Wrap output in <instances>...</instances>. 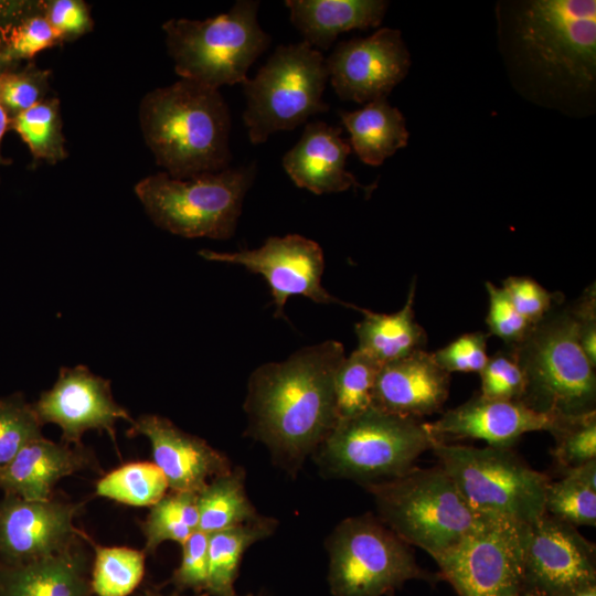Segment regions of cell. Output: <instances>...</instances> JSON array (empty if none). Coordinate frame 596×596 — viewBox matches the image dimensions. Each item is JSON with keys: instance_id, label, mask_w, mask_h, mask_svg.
Returning a JSON list of instances; mask_svg holds the SVG:
<instances>
[{"instance_id": "cell-1", "label": "cell", "mask_w": 596, "mask_h": 596, "mask_svg": "<svg viewBox=\"0 0 596 596\" xmlns=\"http://www.w3.org/2000/svg\"><path fill=\"white\" fill-rule=\"evenodd\" d=\"M496 12L499 51L519 94L571 117L590 115L596 100V1H500Z\"/></svg>"}, {"instance_id": "cell-2", "label": "cell", "mask_w": 596, "mask_h": 596, "mask_svg": "<svg viewBox=\"0 0 596 596\" xmlns=\"http://www.w3.org/2000/svg\"><path fill=\"white\" fill-rule=\"evenodd\" d=\"M344 358L342 343L327 340L252 373L244 404L248 433L288 470L299 468L338 423L334 376Z\"/></svg>"}, {"instance_id": "cell-3", "label": "cell", "mask_w": 596, "mask_h": 596, "mask_svg": "<svg viewBox=\"0 0 596 596\" xmlns=\"http://www.w3.org/2000/svg\"><path fill=\"white\" fill-rule=\"evenodd\" d=\"M139 123L146 145L170 177L228 168L231 116L219 89L180 79L147 93Z\"/></svg>"}, {"instance_id": "cell-4", "label": "cell", "mask_w": 596, "mask_h": 596, "mask_svg": "<svg viewBox=\"0 0 596 596\" xmlns=\"http://www.w3.org/2000/svg\"><path fill=\"white\" fill-rule=\"evenodd\" d=\"M529 408L553 417L596 412L595 366L583 352L571 306H555L517 347Z\"/></svg>"}, {"instance_id": "cell-5", "label": "cell", "mask_w": 596, "mask_h": 596, "mask_svg": "<svg viewBox=\"0 0 596 596\" xmlns=\"http://www.w3.org/2000/svg\"><path fill=\"white\" fill-rule=\"evenodd\" d=\"M365 488L374 498L377 518L406 544L433 558L455 546L482 517L439 465L413 467Z\"/></svg>"}, {"instance_id": "cell-6", "label": "cell", "mask_w": 596, "mask_h": 596, "mask_svg": "<svg viewBox=\"0 0 596 596\" xmlns=\"http://www.w3.org/2000/svg\"><path fill=\"white\" fill-rule=\"evenodd\" d=\"M259 2L238 0L206 20L170 19L162 29L175 73L211 88L243 84L270 36L257 20Z\"/></svg>"}, {"instance_id": "cell-7", "label": "cell", "mask_w": 596, "mask_h": 596, "mask_svg": "<svg viewBox=\"0 0 596 596\" xmlns=\"http://www.w3.org/2000/svg\"><path fill=\"white\" fill-rule=\"evenodd\" d=\"M255 163L187 179L158 172L141 179L135 193L152 222L183 237L230 238L237 225Z\"/></svg>"}, {"instance_id": "cell-8", "label": "cell", "mask_w": 596, "mask_h": 596, "mask_svg": "<svg viewBox=\"0 0 596 596\" xmlns=\"http://www.w3.org/2000/svg\"><path fill=\"white\" fill-rule=\"evenodd\" d=\"M433 441L422 421L371 407L338 421L316 451L327 473L366 486L407 472Z\"/></svg>"}, {"instance_id": "cell-9", "label": "cell", "mask_w": 596, "mask_h": 596, "mask_svg": "<svg viewBox=\"0 0 596 596\" xmlns=\"http://www.w3.org/2000/svg\"><path fill=\"white\" fill-rule=\"evenodd\" d=\"M430 449L478 514L531 523L544 513L550 478L511 448L434 440Z\"/></svg>"}, {"instance_id": "cell-10", "label": "cell", "mask_w": 596, "mask_h": 596, "mask_svg": "<svg viewBox=\"0 0 596 596\" xmlns=\"http://www.w3.org/2000/svg\"><path fill=\"white\" fill-rule=\"evenodd\" d=\"M328 78L321 51L306 41L277 46L256 76L242 84L249 141L263 143L277 131L292 130L328 111L322 99Z\"/></svg>"}, {"instance_id": "cell-11", "label": "cell", "mask_w": 596, "mask_h": 596, "mask_svg": "<svg viewBox=\"0 0 596 596\" xmlns=\"http://www.w3.org/2000/svg\"><path fill=\"white\" fill-rule=\"evenodd\" d=\"M326 545L333 596H393L409 579L440 581L437 573L422 568L409 545L371 513L341 521Z\"/></svg>"}, {"instance_id": "cell-12", "label": "cell", "mask_w": 596, "mask_h": 596, "mask_svg": "<svg viewBox=\"0 0 596 596\" xmlns=\"http://www.w3.org/2000/svg\"><path fill=\"white\" fill-rule=\"evenodd\" d=\"M526 524L482 515L476 526L435 562L458 596H521Z\"/></svg>"}, {"instance_id": "cell-13", "label": "cell", "mask_w": 596, "mask_h": 596, "mask_svg": "<svg viewBox=\"0 0 596 596\" xmlns=\"http://www.w3.org/2000/svg\"><path fill=\"white\" fill-rule=\"evenodd\" d=\"M199 254L207 260L241 265L262 275L270 288L276 317H283L286 301L296 295L317 304L347 305L361 311V308L339 300L324 289L321 285L324 269L322 248L301 235L270 236L256 249L233 253L202 249Z\"/></svg>"}, {"instance_id": "cell-14", "label": "cell", "mask_w": 596, "mask_h": 596, "mask_svg": "<svg viewBox=\"0 0 596 596\" xmlns=\"http://www.w3.org/2000/svg\"><path fill=\"white\" fill-rule=\"evenodd\" d=\"M524 593L554 596L596 582V547L576 529L544 512L526 524Z\"/></svg>"}, {"instance_id": "cell-15", "label": "cell", "mask_w": 596, "mask_h": 596, "mask_svg": "<svg viewBox=\"0 0 596 596\" xmlns=\"http://www.w3.org/2000/svg\"><path fill=\"white\" fill-rule=\"evenodd\" d=\"M331 85L343 100L386 99L411 66L400 30L382 28L366 38L341 41L326 58Z\"/></svg>"}, {"instance_id": "cell-16", "label": "cell", "mask_w": 596, "mask_h": 596, "mask_svg": "<svg viewBox=\"0 0 596 596\" xmlns=\"http://www.w3.org/2000/svg\"><path fill=\"white\" fill-rule=\"evenodd\" d=\"M32 406L42 425H57L62 441L70 445H81L83 434L91 429L106 430L114 439L117 421L134 422L114 400L110 382L85 365L62 368L52 389Z\"/></svg>"}, {"instance_id": "cell-17", "label": "cell", "mask_w": 596, "mask_h": 596, "mask_svg": "<svg viewBox=\"0 0 596 596\" xmlns=\"http://www.w3.org/2000/svg\"><path fill=\"white\" fill-rule=\"evenodd\" d=\"M77 507L6 493L0 501V555L10 565L50 556L72 545Z\"/></svg>"}, {"instance_id": "cell-18", "label": "cell", "mask_w": 596, "mask_h": 596, "mask_svg": "<svg viewBox=\"0 0 596 596\" xmlns=\"http://www.w3.org/2000/svg\"><path fill=\"white\" fill-rule=\"evenodd\" d=\"M557 421L519 401L489 400L479 394L425 426L437 441L473 438L488 446L511 448L526 433H551Z\"/></svg>"}, {"instance_id": "cell-19", "label": "cell", "mask_w": 596, "mask_h": 596, "mask_svg": "<svg viewBox=\"0 0 596 596\" xmlns=\"http://www.w3.org/2000/svg\"><path fill=\"white\" fill-rule=\"evenodd\" d=\"M131 426L130 432L149 439L153 462L172 491L199 493L209 479L232 469L222 453L202 438L181 430L166 417L146 414Z\"/></svg>"}, {"instance_id": "cell-20", "label": "cell", "mask_w": 596, "mask_h": 596, "mask_svg": "<svg viewBox=\"0 0 596 596\" xmlns=\"http://www.w3.org/2000/svg\"><path fill=\"white\" fill-rule=\"evenodd\" d=\"M449 375L425 350L385 363L375 381L372 407L421 421L441 409L449 393Z\"/></svg>"}, {"instance_id": "cell-21", "label": "cell", "mask_w": 596, "mask_h": 596, "mask_svg": "<svg viewBox=\"0 0 596 596\" xmlns=\"http://www.w3.org/2000/svg\"><path fill=\"white\" fill-rule=\"evenodd\" d=\"M342 129L322 121L306 125L299 141L283 157V167L294 183L315 194L360 189L366 196L376 183L364 185L345 170L351 152L350 142L341 137Z\"/></svg>"}, {"instance_id": "cell-22", "label": "cell", "mask_w": 596, "mask_h": 596, "mask_svg": "<svg viewBox=\"0 0 596 596\" xmlns=\"http://www.w3.org/2000/svg\"><path fill=\"white\" fill-rule=\"evenodd\" d=\"M88 461L81 445L41 437L0 468V489L28 500H49L58 480L84 469Z\"/></svg>"}, {"instance_id": "cell-23", "label": "cell", "mask_w": 596, "mask_h": 596, "mask_svg": "<svg viewBox=\"0 0 596 596\" xmlns=\"http://www.w3.org/2000/svg\"><path fill=\"white\" fill-rule=\"evenodd\" d=\"M291 23L316 50H328L340 33L376 28L389 8L384 0H287Z\"/></svg>"}, {"instance_id": "cell-24", "label": "cell", "mask_w": 596, "mask_h": 596, "mask_svg": "<svg viewBox=\"0 0 596 596\" xmlns=\"http://www.w3.org/2000/svg\"><path fill=\"white\" fill-rule=\"evenodd\" d=\"M0 596H88L85 561L73 545L0 572Z\"/></svg>"}, {"instance_id": "cell-25", "label": "cell", "mask_w": 596, "mask_h": 596, "mask_svg": "<svg viewBox=\"0 0 596 596\" xmlns=\"http://www.w3.org/2000/svg\"><path fill=\"white\" fill-rule=\"evenodd\" d=\"M415 280L402 309L393 313H377L361 309L363 319L356 323L358 350L382 365L417 350H424L426 332L414 313Z\"/></svg>"}, {"instance_id": "cell-26", "label": "cell", "mask_w": 596, "mask_h": 596, "mask_svg": "<svg viewBox=\"0 0 596 596\" xmlns=\"http://www.w3.org/2000/svg\"><path fill=\"white\" fill-rule=\"evenodd\" d=\"M339 115L350 134L351 148L365 164L381 166L407 145L405 118L386 99L368 103L354 111L339 110Z\"/></svg>"}, {"instance_id": "cell-27", "label": "cell", "mask_w": 596, "mask_h": 596, "mask_svg": "<svg viewBox=\"0 0 596 596\" xmlns=\"http://www.w3.org/2000/svg\"><path fill=\"white\" fill-rule=\"evenodd\" d=\"M277 522L259 515L257 519L209 534V574L206 590L213 596H238L234 589L244 552L269 536Z\"/></svg>"}, {"instance_id": "cell-28", "label": "cell", "mask_w": 596, "mask_h": 596, "mask_svg": "<svg viewBox=\"0 0 596 596\" xmlns=\"http://www.w3.org/2000/svg\"><path fill=\"white\" fill-rule=\"evenodd\" d=\"M244 479L243 469L234 468L211 479L198 493L199 531L210 534L259 517L246 494Z\"/></svg>"}, {"instance_id": "cell-29", "label": "cell", "mask_w": 596, "mask_h": 596, "mask_svg": "<svg viewBox=\"0 0 596 596\" xmlns=\"http://www.w3.org/2000/svg\"><path fill=\"white\" fill-rule=\"evenodd\" d=\"M9 126L28 145L34 160L55 164L67 157L57 97H47L18 114L10 119Z\"/></svg>"}, {"instance_id": "cell-30", "label": "cell", "mask_w": 596, "mask_h": 596, "mask_svg": "<svg viewBox=\"0 0 596 596\" xmlns=\"http://www.w3.org/2000/svg\"><path fill=\"white\" fill-rule=\"evenodd\" d=\"M169 486L155 462H129L108 472L96 485V494L134 505L151 507L167 492Z\"/></svg>"}, {"instance_id": "cell-31", "label": "cell", "mask_w": 596, "mask_h": 596, "mask_svg": "<svg viewBox=\"0 0 596 596\" xmlns=\"http://www.w3.org/2000/svg\"><path fill=\"white\" fill-rule=\"evenodd\" d=\"M198 493L175 492L164 494L151 505L142 524L145 551L153 552L162 542L174 541L181 545L198 531Z\"/></svg>"}, {"instance_id": "cell-32", "label": "cell", "mask_w": 596, "mask_h": 596, "mask_svg": "<svg viewBox=\"0 0 596 596\" xmlns=\"http://www.w3.org/2000/svg\"><path fill=\"white\" fill-rule=\"evenodd\" d=\"M382 364L355 349L345 356L334 376L338 421L356 416L372 407L373 390Z\"/></svg>"}, {"instance_id": "cell-33", "label": "cell", "mask_w": 596, "mask_h": 596, "mask_svg": "<svg viewBox=\"0 0 596 596\" xmlns=\"http://www.w3.org/2000/svg\"><path fill=\"white\" fill-rule=\"evenodd\" d=\"M143 573V552L126 546H96L92 588L98 596L129 595Z\"/></svg>"}, {"instance_id": "cell-34", "label": "cell", "mask_w": 596, "mask_h": 596, "mask_svg": "<svg viewBox=\"0 0 596 596\" xmlns=\"http://www.w3.org/2000/svg\"><path fill=\"white\" fill-rule=\"evenodd\" d=\"M42 423L22 394L0 397V468L31 441L39 439Z\"/></svg>"}, {"instance_id": "cell-35", "label": "cell", "mask_w": 596, "mask_h": 596, "mask_svg": "<svg viewBox=\"0 0 596 596\" xmlns=\"http://www.w3.org/2000/svg\"><path fill=\"white\" fill-rule=\"evenodd\" d=\"M551 434L555 439L552 455L561 470L596 459V412L558 417Z\"/></svg>"}, {"instance_id": "cell-36", "label": "cell", "mask_w": 596, "mask_h": 596, "mask_svg": "<svg viewBox=\"0 0 596 596\" xmlns=\"http://www.w3.org/2000/svg\"><path fill=\"white\" fill-rule=\"evenodd\" d=\"M544 512L571 525H596V490L563 476L546 486Z\"/></svg>"}, {"instance_id": "cell-37", "label": "cell", "mask_w": 596, "mask_h": 596, "mask_svg": "<svg viewBox=\"0 0 596 596\" xmlns=\"http://www.w3.org/2000/svg\"><path fill=\"white\" fill-rule=\"evenodd\" d=\"M62 44L43 13L41 1L8 29L1 42L7 58L12 63L30 60L43 50Z\"/></svg>"}, {"instance_id": "cell-38", "label": "cell", "mask_w": 596, "mask_h": 596, "mask_svg": "<svg viewBox=\"0 0 596 596\" xmlns=\"http://www.w3.org/2000/svg\"><path fill=\"white\" fill-rule=\"evenodd\" d=\"M50 77V70L33 63L20 72L7 71L0 75V103L10 119L47 98Z\"/></svg>"}, {"instance_id": "cell-39", "label": "cell", "mask_w": 596, "mask_h": 596, "mask_svg": "<svg viewBox=\"0 0 596 596\" xmlns=\"http://www.w3.org/2000/svg\"><path fill=\"white\" fill-rule=\"evenodd\" d=\"M479 374L481 396L489 400L521 401L525 377L512 349L508 348L489 356Z\"/></svg>"}, {"instance_id": "cell-40", "label": "cell", "mask_w": 596, "mask_h": 596, "mask_svg": "<svg viewBox=\"0 0 596 596\" xmlns=\"http://www.w3.org/2000/svg\"><path fill=\"white\" fill-rule=\"evenodd\" d=\"M485 285L489 296L486 321L490 333L504 341L508 348L517 347L533 326L519 313L502 287L490 281Z\"/></svg>"}, {"instance_id": "cell-41", "label": "cell", "mask_w": 596, "mask_h": 596, "mask_svg": "<svg viewBox=\"0 0 596 596\" xmlns=\"http://www.w3.org/2000/svg\"><path fill=\"white\" fill-rule=\"evenodd\" d=\"M488 337L489 334L482 331L462 334L432 353L433 359L448 374L453 372L480 373L489 359Z\"/></svg>"}, {"instance_id": "cell-42", "label": "cell", "mask_w": 596, "mask_h": 596, "mask_svg": "<svg viewBox=\"0 0 596 596\" xmlns=\"http://www.w3.org/2000/svg\"><path fill=\"white\" fill-rule=\"evenodd\" d=\"M502 288L519 313L532 326L542 320L563 299L562 296L557 297V294L547 291L534 279L525 276L505 278Z\"/></svg>"}, {"instance_id": "cell-43", "label": "cell", "mask_w": 596, "mask_h": 596, "mask_svg": "<svg viewBox=\"0 0 596 596\" xmlns=\"http://www.w3.org/2000/svg\"><path fill=\"white\" fill-rule=\"evenodd\" d=\"M43 13L62 43L72 42L89 33L94 21L89 8L82 0L41 1Z\"/></svg>"}, {"instance_id": "cell-44", "label": "cell", "mask_w": 596, "mask_h": 596, "mask_svg": "<svg viewBox=\"0 0 596 596\" xmlns=\"http://www.w3.org/2000/svg\"><path fill=\"white\" fill-rule=\"evenodd\" d=\"M209 534L195 531L182 544V558L173 574L180 588L205 589L209 574Z\"/></svg>"}, {"instance_id": "cell-45", "label": "cell", "mask_w": 596, "mask_h": 596, "mask_svg": "<svg viewBox=\"0 0 596 596\" xmlns=\"http://www.w3.org/2000/svg\"><path fill=\"white\" fill-rule=\"evenodd\" d=\"M577 323L579 345L593 366L596 368V289L595 283L571 305Z\"/></svg>"}, {"instance_id": "cell-46", "label": "cell", "mask_w": 596, "mask_h": 596, "mask_svg": "<svg viewBox=\"0 0 596 596\" xmlns=\"http://www.w3.org/2000/svg\"><path fill=\"white\" fill-rule=\"evenodd\" d=\"M562 475L596 490V459L562 470Z\"/></svg>"}, {"instance_id": "cell-47", "label": "cell", "mask_w": 596, "mask_h": 596, "mask_svg": "<svg viewBox=\"0 0 596 596\" xmlns=\"http://www.w3.org/2000/svg\"><path fill=\"white\" fill-rule=\"evenodd\" d=\"M554 596H596V582L574 586Z\"/></svg>"}, {"instance_id": "cell-48", "label": "cell", "mask_w": 596, "mask_h": 596, "mask_svg": "<svg viewBox=\"0 0 596 596\" xmlns=\"http://www.w3.org/2000/svg\"><path fill=\"white\" fill-rule=\"evenodd\" d=\"M9 125H10V117L0 103V145H1L2 137L7 128L9 127ZM2 163H4V159L2 158L1 152H0V164Z\"/></svg>"}, {"instance_id": "cell-49", "label": "cell", "mask_w": 596, "mask_h": 596, "mask_svg": "<svg viewBox=\"0 0 596 596\" xmlns=\"http://www.w3.org/2000/svg\"><path fill=\"white\" fill-rule=\"evenodd\" d=\"M12 64V62H10L6 54H4V51H3V47L1 45V42H0V75L3 74L4 72L9 71V66Z\"/></svg>"}, {"instance_id": "cell-50", "label": "cell", "mask_w": 596, "mask_h": 596, "mask_svg": "<svg viewBox=\"0 0 596 596\" xmlns=\"http://www.w3.org/2000/svg\"><path fill=\"white\" fill-rule=\"evenodd\" d=\"M521 596H534V595H532V594H529V593H522V595H521Z\"/></svg>"}]
</instances>
